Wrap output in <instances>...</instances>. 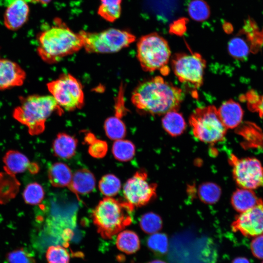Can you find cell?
I'll list each match as a JSON object with an SVG mask.
<instances>
[{"mask_svg":"<svg viewBox=\"0 0 263 263\" xmlns=\"http://www.w3.org/2000/svg\"><path fill=\"white\" fill-rule=\"evenodd\" d=\"M178 111L169 112L164 115L162 124L165 131L171 136H177L184 132L186 123Z\"/></svg>","mask_w":263,"mask_h":263,"instance_id":"cell-22","label":"cell"},{"mask_svg":"<svg viewBox=\"0 0 263 263\" xmlns=\"http://www.w3.org/2000/svg\"></svg>","mask_w":263,"mask_h":263,"instance_id":"cell-46","label":"cell"},{"mask_svg":"<svg viewBox=\"0 0 263 263\" xmlns=\"http://www.w3.org/2000/svg\"><path fill=\"white\" fill-rule=\"evenodd\" d=\"M107 150V143L104 141L95 138L90 144L88 152L90 155L94 158H101L105 156Z\"/></svg>","mask_w":263,"mask_h":263,"instance_id":"cell-35","label":"cell"},{"mask_svg":"<svg viewBox=\"0 0 263 263\" xmlns=\"http://www.w3.org/2000/svg\"><path fill=\"white\" fill-rule=\"evenodd\" d=\"M135 152V147L132 142L122 139L115 140L112 147V153L117 160L129 161L132 159Z\"/></svg>","mask_w":263,"mask_h":263,"instance_id":"cell-24","label":"cell"},{"mask_svg":"<svg viewBox=\"0 0 263 263\" xmlns=\"http://www.w3.org/2000/svg\"><path fill=\"white\" fill-rule=\"evenodd\" d=\"M29 7L25 0H14L7 6L3 16L6 28L15 31L21 28L27 21Z\"/></svg>","mask_w":263,"mask_h":263,"instance_id":"cell-14","label":"cell"},{"mask_svg":"<svg viewBox=\"0 0 263 263\" xmlns=\"http://www.w3.org/2000/svg\"></svg>","mask_w":263,"mask_h":263,"instance_id":"cell-47","label":"cell"},{"mask_svg":"<svg viewBox=\"0 0 263 263\" xmlns=\"http://www.w3.org/2000/svg\"><path fill=\"white\" fill-rule=\"evenodd\" d=\"M37 51L45 62L54 64L72 55L83 47L79 33L72 31L60 19H55L53 24L38 35Z\"/></svg>","mask_w":263,"mask_h":263,"instance_id":"cell-2","label":"cell"},{"mask_svg":"<svg viewBox=\"0 0 263 263\" xmlns=\"http://www.w3.org/2000/svg\"><path fill=\"white\" fill-rule=\"evenodd\" d=\"M197 192L200 199L204 203L209 204L216 203L221 194V189L218 185L211 182L201 184Z\"/></svg>","mask_w":263,"mask_h":263,"instance_id":"cell-26","label":"cell"},{"mask_svg":"<svg viewBox=\"0 0 263 263\" xmlns=\"http://www.w3.org/2000/svg\"><path fill=\"white\" fill-rule=\"evenodd\" d=\"M142 230L147 234H152L158 232L162 227L160 217L153 212H148L142 216L140 220Z\"/></svg>","mask_w":263,"mask_h":263,"instance_id":"cell-31","label":"cell"},{"mask_svg":"<svg viewBox=\"0 0 263 263\" xmlns=\"http://www.w3.org/2000/svg\"><path fill=\"white\" fill-rule=\"evenodd\" d=\"M48 177L53 187H67L71 190L73 174L65 164L56 162L52 164L48 169Z\"/></svg>","mask_w":263,"mask_h":263,"instance_id":"cell-17","label":"cell"},{"mask_svg":"<svg viewBox=\"0 0 263 263\" xmlns=\"http://www.w3.org/2000/svg\"><path fill=\"white\" fill-rule=\"evenodd\" d=\"M119 179L113 174L104 175L99 182L98 187L100 192L107 197L116 195L121 188Z\"/></svg>","mask_w":263,"mask_h":263,"instance_id":"cell-29","label":"cell"},{"mask_svg":"<svg viewBox=\"0 0 263 263\" xmlns=\"http://www.w3.org/2000/svg\"><path fill=\"white\" fill-rule=\"evenodd\" d=\"M42 187L38 183L34 182L27 185L23 192V198L25 203L36 205L39 204L44 197Z\"/></svg>","mask_w":263,"mask_h":263,"instance_id":"cell-30","label":"cell"},{"mask_svg":"<svg viewBox=\"0 0 263 263\" xmlns=\"http://www.w3.org/2000/svg\"><path fill=\"white\" fill-rule=\"evenodd\" d=\"M227 50L230 55L233 58L243 60L248 56L250 47L244 39L240 37H236L228 42Z\"/></svg>","mask_w":263,"mask_h":263,"instance_id":"cell-27","label":"cell"},{"mask_svg":"<svg viewBox=\"0 0 263 263\" xmlns=\"http://www.w3.org/2000/svg\"><path fill=\"white\" fill-rule=\"evenodd\" d=\"M147 172L144 169L136 171L129 179L123 187L125 199L134 208L148 204L156 196L157 186L148 180Z\"/></svg>","mask_w":263,"mask_h":263,"instance_id":"cell-11","label":"cell"},{"mask_svg":"<svg viewBox=\"0 0 263 263\" xmlns=\"http://www.w3.org/2000/svg\"><path fill=\"white\" fill-rule=\"evenodd\" d=\"M27 2L33 3H39L44 5L48 4L51 0H25Z\"/></svg>","mask_w":263,"mask_h":263,"instance_id":"cell-42","label":"cell"},{"mask_svg":"<svg viewBox=\"0 0 263 263\" xmlns=\"http://www.w3.org/2000/svg\"><path fill=\"white\" fill-rule=\"evenodd\" d=\"M48 263H69V253L64 246L60 245L50 246L46 251Z\"/></svg>","mask_w":263,"mask_h":263,"instance_id":"cell-32","label":"cell"},{"mask_svg":"<svg viewBox=\"0 0 263 263\" xmlns=\"http://www.w3.org/2000/svg\"><path fill=\"white\" fill-rule=\"evenodd\" d=\"M147 244L151 250L159 254H164L168 250V238L165 234L155 233L149 238Z\"/></svg>","mask_w":263,"mask_h":263,"instance_id":"cell-33","label":"cell"},{"mask_svg":"<svg viewBox=\"0 0 263 263\" xmlns=\"http://www.w3.org/2000/svg\"><path fill=\"white\" fill-rule=\"evenodd\" d=\"M252 108L255 110L261 117H263V95L261 97L258 96L257 100Z\"/></svg>","mask_w":263,"mask_h":263,"instance_id":"cell-39","label":"cell"},{"mask_svg":"<svg viewBox=\"0 0 263 263\" xmlns=\"http://www.w3.org/2000/svg\"><path fill=\"white\" fill-rule=\"evenodd\" d=\"M194 136L202 142L215 143L223 140L227 129L222 123L218 109L213 105L196 109L189 118Z\"/></svg>","mask_w":263,"mask_h":263,"instance_id":"cell-6","label":"cell"},{"mask_svg":"<svg viewBox=\"0 0 263 263\" xmlns=\"http://www.w3.org/2000/svg\"><path fill=\"white\" fill-rule=\"evenodd\" d=\"M20 183L14 174L0 172V204H5L18 194Z\"/></svg>","mask_w":263,"mask_h":263,"instance_id":"cell-21","label":"cell"},{"mask_svg":"<svg viewBox=\"0 0 263 263\" xmlns=\"http://www.w3.org/2000/svg\"><path fill=\"white\" fill-rule=\"evenodd\" d=\"M83 48L89 53H112L128 47L135 41V36L126 30L109 28L100 32H79Z\"/></svg>","mask_w":263,"mask_h":263,"instance_id":"cell-7","label":"cell"},{"mask_svg":"<svg viewBox=\"0 0 263 263\" xmlns=\"http://www.w3.org/2000/svg\"><path fill=\"white\" fill-rule=\"evenodd\" d=\"M188 11L190 17L197 21L207 19L210 15L209 5L204 0H192L188 3Z\"/></svg>","mask_w":263,"mask_h":263,"instance_id":"cell-28","label":"cell"},{"mask_svg":"<svg viewBox=\"0 0 263 263\" xmlns=\"http://www.w3.org/2000/svg\"><path fill=\"white\" fill-rule=\"evenodd\" d=\"M48 90L58 105L71 111L81 109L84 104L82 87L77 79L69 74H63L47 84Z\"/></svg>","mask_w":263,"mask_h":263,"instance_id":"cell-8","label":"cell"},{"mask_svg":"<svg viewBox=\"0 0 263 263\" xmlns=\"http://www.w3.org/2000/svg\"><path fill=\"white\" fill-rule=\"evenodd\" d=\"M234 232L246 237H256L263 234V201L241 213L231 224Z\"/></svg>","mask_w":263,"mask_h":263,"instance_id":"cell-12","label":"cell"},{"mask_svg":"<svg viewBox=\"0 0 263 263\" xmlns=\"http://www.w3.org/2000/svg\"><path fill=\"white\" fill-rule=\"evenodd\" d=\"M26 77L25 71L17 62L0 58V90L20 86Z\"/></svg>","mask_w":263,"mask_h":263,"instance_id":"cell-13","label":"cell"},{"mask_svg":"<svg viewBox=\"0 0 263 263\" xmlns=\"http://www.w3.org/2000/svg\"><path fill=\"white\" fill-rule=\"evenodd\" d=\"M171 55L167 40L153 32L141 37L137 43V57L143 70L151 72L160 70L167 74L169 69L167 65Z\"/></svg>","mask_w":263,"mask_h":263,"instance_id":"cell-5","label":"cell"},{"mask_svg":"<svg viewBox=\"0 0 263 263\" xmlns=\"http://www.w3.org/2000/svg\"><path fill=\"white\" fill-rule=\"evenodd\" d=\"M250 248L254 257L263 259V234L255 237L251 243Z\"/></svg>","mask_w":263,"mask_h":263,"instance_id":"cell-38","label":"cell"},{"mask_svg":"<svg viewBox=\"0 0 263 263\" xmlns=\"http://www.w3.org/2000/svg\"><path fill=\"white\" fill-rule=\"evenodd\" d=\"M39 169V166L38 164L35 163H31L28 170L31 173L35 174L38 172Z\"/></svg>","mask_w":263,"mask_h":263,"instance_id":"cell-41","label":"cell"},{"mask_svg":"<svg viewBox=\"0 0 263 263\" xmlns=\"http://www.w3.org/2000/svg\"><path fill=\"white\" fill-rule=\"evenodd\" d=\"M77 140L66 133H58L52 144L55 156L61 158L69 159L75 154Z\"/></svg>","mask_w":263,"mask_h":263,"instance_id":"cell-18","label":"cell"},{"mask_svg":"<svg viewBox=\"0 0 263 263\" xmlns=\"http://www.w3.org/2000/svg\"><path fill=\"white\" fill-rule=\"evenodd\" d=\"M217 109L219 117L227 129H234L241 123L244 111L237 102L229 99Z\"/></svg>","mask_w":263,"mask_h":263,"instance_id":"cell-15","label":"cell"},{"mask_svg":"<svg viewBox=\"0 0 263 263\" xmlns=\"http://www.w3.org/2000/svg\"><path fill=\"white\" fill-rule=\"evenodd\" d=\"M234 179L242 188L253 189L263 187V167L255 158H239L233 154L229 157Z\"/></svg>","mask_w":263,"mask_h":263,"instance_id":"cell-10","label":"cell"},{"mask_svg":"<svg viewBox=\"0 0 263 263\" xmlns=\"http://www.w3.org/2000/svg\"><path fill=\"white\" fill-rule=\"evenodd\" d=\"M121 13V6L109 8L101 5L99 6L97 14L103 19L109 22H113L118 19Z\"/></svg>","mask_w":263,"mask_h":263,"instance_id":"cell-36","label":"cell"},{"mask_svg":"<svg viewBox=\"0 0 263 263\" xmlns=\"http://www.w3.org/2000/svg\"><path fill=\"white\" fill-rule=\"evenodd\" d=\"M261 200L252 189L242 188L234 192L231 203L236 211L242 213L255 206Z\"/></svg>","mask_w":263,"mask_h":263,"instance_id":"cell-20","label":"cell"},{"mask_svg":"<svg viewBox=\"0 0 263 263\" xmlns=\"http://www.w3.org/2000/svg\"><path fill=\"white\" fill-rule=\"evenodd\" d=\"M19 105L13 112V117L25 126L31 135L42 133L47 119L53 113L61 114L63 110L51 95L32 94L19 96Z\"/></svg>","mask_w":263,"mask_h":263,"instance_id":"cell-3","label":"cell"},{"mask_svg":"<svg viewBox=\"0 0 263 263\" xmlns=\"http://www.w3.org/2000/svg\"><path fill=\"white\" fill-rule=\"evenodd\" d=\"M101 5L108 7H113L121 6L122 0H100Z\"/></svg>","mask_w":263,"mask_h":263,"instance_id":"cell-40","label":"cell"},{"mask_svg":"<svg viewBox=\"0 0 263 263\" xmlns=\"http://www.w3.org/2000/svg\"><path fill=\"white\" fill-rule=\"evenodd\" d=\"M14 0H0V4L7 6Z\"/></svg>","mask_w":263,"mask_h":263,"instance_id":"cell-44","label":"cell"},{"mask_svg":"<svg viewBox=\"0 0 263 263\" xmlns=\"http://www.w3.org/2000/svg\"><path fill=\"white\" fill-rule=\"evenodd\" d=\"M116 245L121 251L131 254L139 249L140 242L136 233L132 230H126L121 231L117 235Z\"/></svg>","mask_w":263,"mask_h":263,"instance_id":"cell-23","label":"cell"},{"mask_svg":"<svg viewBox=\"0 0 263 263\" xmlns=\"http://www.w3.org/2000/svg\"><path fill=\"white\" fill-rule=\"evenodd\" d=\"M134 209L128 202L109 197L104 198L92 213L98 233L104 239H111L132 224Z\"/></svg>","mask_w":263,"mask_h":263,"instance_id":"cell-4","label":"cell"},{"mask_svg":"<svg viewBox=\"0 0 263 263\" xmlns=\"http://www.w3.org/2000/svg\"><path fill=\"white\" fill-rule=\"evenodd\" d=\"M104 130L106 135L113 140L123 139L126 133L124 123L116 115L108 118L105 121Z\"/></svg>","mask_w":263,"mask_h":263,"instance_id":"cell-25","label":"cell"},{"mask_svg":"<svg viewBox=\"0 0 263 263\" xmlns=\"http://www.w3.org/2000/svg\"><path fill=\"white\" fill-rule=\"evenodd\" d=\"M6 259L9 263H36V260L31 254L22 247L8 253Z\"/></svg>","mask_w":263,"mask_h":263,"instance_id":"cell-34","label":"cell"},{"mask_svg":"<svg viewBox=\"0 0 263 263\" xmlns=\"http://www.w3.org/2000/svg\"><path fill=\"white\" fill-rule=\"evenodd\" d=\"M173 71L178 80L194 88L200 87L203 83L206 61L198 53H179L171 58Z\"/></svg>","mask_w":263,"mask_h":263,"instance_id":"cell-9","label":"cell"},{"mask_svg":"<svg viewBox=\"0 0 263 263\" xmlns=\"http://www.w3.org/2000/svg\"><path fill=\"white\" fill-rule=\"evenodd\" d=\"M148 263H166L161 260H155L150 261Z\"/></svg>","mask_w":263,"mask_h":263,"instance_id":"cell-45","label":"cell"},{"mask_svg":"<svg viewBox=\"0 0 263 263\" xmlns=\"http://www.w3.org/2000/svg\"><path fill=\"white\" fill-rule=\"evenodd\" d=\"M188 19L181 18L171 23L169 26V33L170 34L182 36L186 32Z\"/></svg>","mask_w":263,"mask_h":263,"instance_id":"cell-37","label":"cell"},{"mask_svg":"<svg viewBox=\"0 0 263 263\" xmlns=\"http://www.w3.org/2000/svg\"><path fill=\"white\" fill-rule=\"evenodd\" d=\"M183 98L181 89L156 76L140 83L133 91L131 99L141 113L161 115L178 111Z\"/></svg>","mask_w":263,"mask_h":263,"instance_id":"cell-1","label":"cell"},{"mask_svg":"<svg viewBox=\"0 0 263 263\" xmlns=\"http://www.w3.org/2000/svg\"><path fill=\"white\" fill-rule=\"evenodd\" d=\"M5 172L14 174L21 173L28 169L31 162L23 153L15 150H9L3 157Z\"/></svg>","mask_w":263,"mask_h":263,"instance_id":"cell-19","label":"cell"},{"mask_svg":"<svg viewBox=\"0 0 263 263\" xmlns=\"http://www.w3.org/2000/svg\"><path fill=\"white\" fill-rule=\"evenodd\" d=\"M95 178L94 175L86 169L76 170L73 175L71 190L79 200V194H88L94 189Z\"/></svg>","mask_w":263,"mask_h":263,"instance_id":"cell-16","label":"cell"},{"mask_svg":"<svg viewBox=\"0 0 263 263\" xmlns=\"http://www.w3.org/2000/svg\"><path fill=\"white\" fill-rule=\"evenodd\" d=\"M232 263H250L249 261L244 257H238L235 258Z\"/></svg>","mask_w":263,"mask_h":263,"instance_id":"cell-43","label":"cell"}]
</instances>
